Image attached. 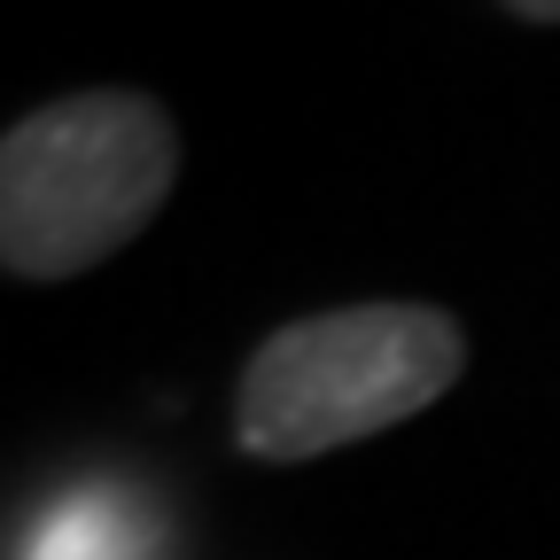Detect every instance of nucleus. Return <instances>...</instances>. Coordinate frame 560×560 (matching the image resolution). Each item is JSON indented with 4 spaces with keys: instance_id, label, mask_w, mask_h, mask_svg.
<instances>
[{
    "instance_id": "7ed1b4c3",
    "label": "nucleus",
    "mask_w": 560,
    "mask_h": 560,
    "mask_svg": "<svg viewBox=\"0 0 560 560\" xmlns=\"http://www.w3.org/2000/svg\"><path fill=\"white\" fill-rule=\"evenodd\" d=\"M24 560H156V529H149V506L125 499L117 482H86L39 514V529L24 537Z\"/></svg>"
},
{
    "instance_id": "f257e3e1",
    "label": "nucleus",
    "mask_w": 560,
    "mask_h": 560,
    "mask_svg": "<svg viewBox=\"0 0 560 560\" xmlns=\"http://www.w3.org/2000/svg\"><path fill=\"white\" fill-rule=\"evenodd\" d=\"M459 366H467V335L436 304L319 312L257 342L234 389V436L249 459L296 467L429 412L459 382Z\"/></svg>"
},
{
    "instance_id": "f03ea898",
    "label": "nucleus",
    "mask_w": 560,
    "mask_h": 560,
    "mask_svg": "<svg viewBox=\"0 0 560 560\" xmlns=\"http://www.w3.org/2000/svg\"><path fill=\"white\" fill-rule=\"evenodd\" d=\"M179 132L149 94L94 86L0 140V257L16 280H70L164 210Z\"/></svg>"
},
{
    "instance_id": "20e7f679",
    "label": "nucleus",
    "mask_w": 560,
    "mask_h": 560,
    "mask_svg": "<svg viewBox=\"0 0 560 560\" xmlns=\"http://www.w3.org/2000/svg\"><path fill=\"white\" fill-rule=\"evenodd\" d=\"M514 16H529V24H560V0H506Z\"/></svg>"
}]
</instances>
